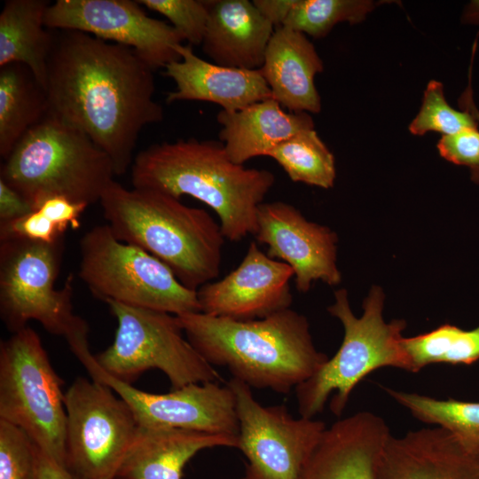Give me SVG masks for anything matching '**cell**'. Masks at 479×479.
<instances>
[{
  "instance_id": "7a4b0ae2",
  "label": "cell",
  "mask_w": 479,
  "mask_h": 479,
  "mask_svg": "<svg viewBox=\"0 0 479 479\" xmlns=\"http://www.w3.org/2000/svg\"><path fill=\"white\" fill-rule=\"evenodd\" d=\"M184 333L211 365L224 366L250 388L287 394L327 360L305 316L287 308L263 318L236 320L203 312L177 315Z\"/></svg>"
},
{
  "instance_id": "603a6c76",
  "label": "cell",
  "mask_w": 479,
  "mask_h": 479,
  "mask_svg": "<svg viewBox=\"0 0 479 479\" xmlns=\"http://www.w3.org/2000/svg\"><path fill=\"white\" fill-rule=\"evenodd\" d=\"M220 141L236 164L267 154L299 131L314 129L309 113H287L274 98H267L235 112L221 110Z\"/></svg>"
},
{
  "instance_id": "f35d334b",
  "label": "cell",
  "mask_w": 479,
  "mask_h": 479,
  "mask_svg": "<svg viewBox=\"0 0 479 479\" xmlns=\"http://www.w3.org/2000/svg\"><path fill=\"white\" fill-rule=\"evenodd\" d=\"M459 106L467 110L479 122V110L474 102L470 82L459 98ZM470 177L474 183L479 184V168L470 169Z\"/></svg>"
},
{
  "instance_id": "7402d4cb",
  "label": "cell",
  "mask_w": 479,
  "mask_h": 479,
  "mask_svg": "<svg viewBox=\"0 0 479 479\" xmlns=\"http://www.w3.org/2000/svg\"><path fill=\"white\" fill-rule=\"evenodd\" d=\"M201 43L212 62L227 67L259 69L274 27L248 0H209Z\"/></svg>"
},
{
  "instance_id": "4dcf8cb0",
  "label": "cell",
  "mask_w": 479,
  "mask_h": 479,
  "mask_svg": "<svg viewBox=\"0 0 479 479\" xmlns=\"http://www.w3.org/2000/svg\"><path fill=\"white\" fill-rule=\"evenodd\" d=\"M37 445L20 428L0 420V479H36Z\"/></svg>"
},
{
  "instance_id": "3957f363",
  "label": "cell",
  "mask_w": 479,
  "mask_h": 479,
  "mask_svg": "<svg viewBox=\"0 0 479 479\" xmlns=\"http://www.w3.org/2000/svg\"><path fill=\"white\" fill-rule=\"evenodd\" d=\"M133 188L175 198L188 195L216 212L225 240L255 235L258 207L275 183L266 169L234 163L221 141L178 139L153 144L134 157Z\"/></svg>"
},
{
  "instance_id": "5bb4252c",
  "label": "cell",
  "mask_w": 479,
  "mask_h": 479,
  "mask_svg": "<svg viewBox=\"0 0 479 479\" xmlns=\"http://www.w3.org/2000/svg\"><path fill=\"white\" fill-rule=\"evenodd\" d=\"M83 365L92 379L108 385L130 405L139 426L238 436L236 397L228 384L192 383L169 393L154 394L111 377L100 369L94 355Z\"/></svg>"
},
{
  "instance_id": "74e56055",
  "label": "cell",
  "mask_w": 479,
  "mask_h": 479,
  "mask_svg": "<svg viewBox=\"0 0 479 479\" xmlns=\"http://www.w3.org/2000/svg\"><path fill=\"white\" fill-rule=\"evenodd\" d=\"M36 479H77L67 467L61 465L37 446Z\"/></svg>"
},
{
  "instance_id": "484cf974",
  "label": "cell",
  "mask_w": 479,
  "mask_h": 479,
  "mask_svg": "<svg viewBox=\"0 0 479 479\" xmlns=\"http://www.w3.org/2000/svg\"><path fill=\"white\" fill-rule=\"evenodd\" d=\"M384 390L417 420L437 425L468 452L479 455V402L436 399L417 393Z\"/></svg>"
},
{
  "instance_id": "52a82bcc",
  "label": "cell",
  "mask_w": 479,
  "mask_h": 479,
  "mask_svg": "<svg viewBox=\"0 0 479 479\" xmlns=\"http://www.w3.org/2000/svg\"><path fill=\"white\" fill-rule=\"evenodd\" d=\"M65 238L54 243L12 239L0 241V316L12 333L39 322L50 334L67 340L81 359L90 353L87 322L73 312V276L63 287L59 273Z\"/></svg>"
},
{
  "instance_id": "8fae6325",
  "label": "cell",
  "mask_w": 479,
  "mask_h": 479,
  "mask_svg": "<svg viewBox=\"0 0 479 479\" xmlns=\"http://www.w3.org/2000/svg\"><path fill=\"white\" fill-rule=\"evenodd\" d=\"M66 467L77 479H115L138 423L108 385L78 377L65 393Z\"/></svg>"
},
{
  "instance_id": "83f0119b",
  "label": "cell",
  "mask_w": 479,
  "mask_h": 479,
  "mask_svg": "<svg viewBox=\"0 0 479 479\" xmlns=\"http://www.w3.org/2000/svg\"><path fill=\"white\" fill-rule=\"evenodd\" d=\"M402 345L412 373L430 364L470 365L479 360V326L463 330L444 324L413 337H403Z\"/></svg>"
},
{
  "instance_id": "ac0fdd59",
  "label": "cell",
  "mask_w": 479,
  "mask_h": 479,
  "mask_svg": "<svg viewBox=\"0 0 479 479\" xmlns=\"http://www.w3.org/2000/svg\"><path fill=\"white\" fill-rule=\"evenodd\" d=\"M379 479H479V455L467 451L442 428L389 436Z\"/></svg>"
},
{
  "instance_id": "4316f807",
  "label": "cell",
  "mask_w": 479,
  "mask_h": 479,
  "mask_svg": "<svg viewBox=\"0 0 479 479\" xmlns=\"http://www.w3.org/2000/svg\"><path fill=\"white\" fill-rule=\"evenodd\" d=\"M267 156L278 162L293 182L324 189L334 186L336 177L334 154L314 129L299 131Z\"/></svg>"
},
{
  "instance_id": "d6986e66",
  "label": "cell",
  "mask_w": 479,
  "mask_h": 479,
  "mask_svg": "<svg viewBox=\"0 0 479 479\" xmlns=\"http://www.w3.org/2000/svg\"><path fill=\"white\" fill-rule=\"evenodd\" d=\"M180 59L165 67L164 75L176 83L166 102L197 100L221 106L235 112L272 98L271 89L259 69L227 67L208 62L193 51L190 44H178Z\"/></svg>"
},
{
  "instance_id": "f546056e",
  "label": "cell",
  "mask_w": 479,
  "mask_h": 479,
  "mask_svg": "<svg viewBox=\"0 0 479 479\" xmlns=\"http://www.w3.org/2000/svg\"><path fill=\"white\" fill-rule=\"evenodd\" d=\"M478 123L467 110L452 108L444 98L443 83L431 80L424 90L420 111L409 125V131L416 136L430 131L444 136L478 128Z\"/></svg>"
},
{
  "instance_id": "d590c367",
  "label": "cell",
  "mask_w": 479,
  "mask_h": 479,
  "mask_svg": "<svg viewBox=\"0 0 479 479\" xmlns=\"http://www.w3.org/2000/svg\"><path fill=\"white\" fill-rule=\"evenodd\" d=\"M33 209L12 187L0 179V224L21 217Z\"/></svg>"
},
{
  "instance_id": "e0dca14e",
  "label": "cell",
  "mask_w": 479,
  "mask_h": 479,
  "mask_svg": "<svg viewBox=\"0 0 479 479\" xmlns=\"http://www.w3.org/2000/svg\"><path fill=\"white\" fill-rule=\"evenodd\" d=\"M390 436L384 420L373 412L341 419L326 428L300 479H379Z\"/></svg>"
},
{
  "instance_id": "30bf717a",
  "label": "cell",
  "mask_w": 479,
  "mask_h": 479,
  "mask_svg": "<svg viewBox=\"0 0 479 479\" xmlns=\"http://www.w3.org/2000/svg\"><path fill=\"white\" fill-rule=\"evenodd\" d=\"M117 320L113 343L95 356L98 365L127 384L145 372L161 371L172 389L221 377L187 340L177 316L121 302H106Z\"/></svg>"
},
{
  "instance_id": "2e32d148",
  "label": "cell",
  "mask_w": 479,
  "mask_h": 479,
  "mask_svg": "<svg viewBox=\"0 0 479 479\" xmlns=\"http://www.w3.org/2000/svg\"><path fill=\"white\" fill-rule=\"evenodd\" d=\"M293 269L250 242L240 263L197 290L200 312L236 320L263 318L290 308Z\"/></svg>"
},
{
  "instance_id": "ab89813d",
  "label": "cell",
  "mask_w": 479,
  "mask_h": 479,
  "mask_svg": "<svg viewBox=\"0 0 479 479\" xmlns=\"http://www.w3.org/2000/svg\"><path fill=\"white\" fill-rule=\"evenodd\" d=\"M460 22L464 25L479 26V0H471L465 5Z\"/></svg>"
},
{
  "instance_id": "ffe728a7",
  "label": "cell",
  "mask_w": 479,
  "mask_h": 479,
  "mask_svg": "<svg viewBox=\"0 0 479 479\" xmlns=\"http://www.w3.org/2000/svg\"><path fill=\"white\" fill-rule=\"evenodd\" d=\"M259 70L282 107L290 113L320 112L314 78L324 65L303 33L285 27L275 29Z\"/></svg>"
},
{
  "instance_id": "5b68a950",
  "label": "cell",
  "mask_w": 479,
  "mask_h": 479,
  "mask_svg": "<svg viewBox=\"0 0 479 479\" xmlns=\"http://www.w3.org/2000/svg\"><path fill=\"white\" fill-rule=\"evenodd\" d=\"M114 176L108 155L50 111L23 136L0 169V179L33 210L52 196L88 206L99 202Z\"/></svg>"
},
{
  "instance_id": "cb8c5ba5",
  "label": "cell",
  "mask_w": 479,
  "mask_h": 479,
  "mask_svg": "<svg viewBox=\"0 0 479 479\" xmlns=\"http://www.w3.org/2000/svg\"><path fill=\"white\" fill-rule=\"evenodd\" d=\"M45 0H8L0 14V67H27L45 89L54 32L45 27Z\"/></svg>"
},
{
  "instance_id": "ba28073f",
  "label": "cell",
  "mask_w": 479,
  "mask_h": 479,
  "mask_svg": "<svg viewBox=\"0 0 479 479\" xmlns=\"http://www.w3.org/2000/svg\"><path fill=\"white\" fill-rule=\"evenodd\" d=\"M79 248L78 277L96 298L176 316L200 312L197 291L153 255L118 240L107 224L87 231Z\"/></svg>"
},
{
  "instance_id": "836d02e7",
  "label": "cell",
  "mask_w": 479,
  "mask_h": 479,
  "mask_svg": "<svg viewBox=\"0 0 479 479\" xmlns=\"http://www.w3.org/2000/svg\"><path fill=\"white\" fill-rule=\"evenodd\" d=\"M440 155L456 165L470 169L479 168V130L466 129L451 135H444L437 143Z\"/></svg>"
},
{
  "instance_id": "7c38bea8",
  "label": "cell",
  "mask_w": 479,
  "mask_h": 479,
  "mask_svg": "<svg viewBox=\"0 0 479 479\" xmlns=\"http://www.w3.org/2000/svg\"><path fill=\"white\" fill-rule=\"evenodd\" d=\"M227 384L236 397L238 449L247 459L241 479H300L326 424L294 418L283 404L262 405L251 388L236 379Z\"/></svg>"
},
{
  "instance_id": "1f68e13d",
  "label": "cell",
  "mask_w": 479,
  "mask_h": 479,
  "mask_svg": "<svg viewBox=\"0 0 479 479\" xmlns=\"http://www.w3.org/2000/svg\"><path fill=\"white\" fill-rule=\"evenodd\" d=\"M147 9L161 13L189 42L201 45L209 15V0H137Z\"/></svg>"
},
{
  "instance_id": "f1b7e54d",
  "label": "cell",
  "mask_w": 479,
  "mask_h": 479,
  "mask_svg": "<svg viewBox=\"0 0 479 479\" xmlns=\"http://www.w3.org/2000/svg\"><path fill=\"white\" fill-rule=\"evenodd\" d=\"M382 2L373 0H296L283 27L322 38L340 22L365 20Z\"/></svg>"
},
{
  "instance_id": "277c9868",
  "label": "cell",
  "mask_w": 479,
  "mask_h": 479,
  "mask_svg": "<svg viewBox=\"0 0 479 479\" xmlns=\"http://www.w3.org/2000/svg\"><path fill=\"white\" fill-rule=\"evenodd\" d=\"M115 238L164 263L187 288L197 291L220 273L225 240L219 223L204 209L114 180L99 200Z\"/></svg>"
},
{
  "instance_id": "9c48e42d",
  "label": "cell",
  "mask_w": 479,
  "mask_h": 479,
  "mask_svg": "<svg viewBox=\"0 0 479 479\" xmlns=\"http://www.w3.org/2000/svg\"><path fill=\"white\" fill-rule=\"evenodd\" d=\"M64 381L40 336L27 326L0 342V420L24 430L66 467Z\"/></svg>"
},
{
  "instance_id": "44dd1931",
  "label": "cell",
  "mask_w": 479,
  "mask_h": 479,
  "mask_svg": "<svg viewBox=\"0 0 479 479\" xmlns=\"http://www.w3.org/2000/svg\"><path fill=\"white\" fill-rule=\"evenodd\" d=\"M238 445L236 436L139 426L115 479H182L185 465L199 452Z\"/></svg>"
},
{
  "instance_id": "8992f818",
  "label": "cell",
  "mask_w": 479,
  "mask_h": 479,
  "mask_svg": "<svg viewBox=\"0 0 479 479\" xmlns=\"http://www.w3.org/2000/svg\"><path fill=\"white\" fill-rule=\"evenodd\" d=\"M384 298L382 289L373 287L363 302V315L357 318L350 309L347 290L334 292L335 301L327 310L342 322L343 340L334 356L294 389L301 417L313 419L322 412L332 393L330 410L341 416L357 384L377 369L390 366L412 373L402 345L406 323L384 321Z\"/></svg>"
},
{
  "instance_id": "8d00e7d4",
  "label": "cell",
  "mask_w": 479,
  "mask_h": 479,
  "mask_svg": "<svg viewBox=\"0 0 479 479\" xmlns=\"http://www.w3.org/2000/svg\"><path fill=\"white\" fill-rule=\"evenodd\" d=\"M252 2L262 16L277 29L283 27L296 0H254Z\"/></svg>"
},
{
  "instance_id": "4fadbf2b",
  "label": "cell",
  "mask_w": 479,
  "mask_h": 479,
  "mask_svg": "<svg viewBox=\"0 0 479 479\" xmlns=\"http://www.w3.org/2000/svg\"><path fill=\"white\" fill-rule=\"evenodd\" d=\"M45 27L75 30L130 47L155 71L180 59L184 37L168 23L147 15L137 1L58 0L48 7Z\"/></svg>"
},
{
  "instance_id": "d6a6232c",
  "label": "cell",
  "mask_w": 479,
  "mask_h": 479,
  "mask_svg": "<svg viewBox=\"0 0 479 479\" xmlns=\"http://www.w3.org/2000/svg\"><path fill=\"white\" fill-rule=\"evenodd\" d=\"M65 231L39 209L0 224V241L12 239L54 243L65 238Z\"/></svg>"
},
{
  "instance_id": "e575fe53",
  "label": "cell",
  "mask_w": 479,
  "mask_h": 479,
  "mask_svg": "<svg viewBox=\"0 0 479 479\" xmlns=\"http://www.w3.org/2000/svg\"><path fill=\"white\" fill-rule=\"evenodd\" d=\"M89 206L74 202L61 196H52L42 201L35 209H39L58 225L67 231L80 227V217Z\"/></svg>"
},
{
  "instance_id": "6da1fadb",
  "label": "cell",
  "mask_w": 479,
  "mask_h": 479,
  "mask_svg": "<svg viewBox=\"0 0 479 479\" xmlns=\"http://www.w3.org/2000/svg\"><path fill=\"white\" fill-rule=\"evenodd\" d=\"M49 111L87 135L116 176L130 169L141 130L163 119L153 70L133 49L75 30H53Z\"/></svg>"
},
{
  "instance_id": "d4e9b609",
  "label": "cell",
  "mask_w": 479,
  "mask_h": 479,
  "mask_svg": "<svg viewBox=\"0 0 479 479\" xmlns=\"http://www.w3.org/2000/svg\"><path fill=\"white\" fill-rule=\"evenodd\" d=\"M49 111L45 89L23 64L0 67V155L5 160Z\"/></svg>"
},
{
  "instance_id": "9a60e30c",
  "label": "cell",
  "mask_w": 479,
  "mask_h": 479,
  "mask_svg": "<svg viewBox=\"0 0 479 479\" xmlns=\"http://www.w3.org/2000/svg\"><path fill=\"white\" fill-rule=\"evenodd\" d=\"M266 245V254L294 271L296 289L308 292L312 282L338 285L342 275L336 264L337 235L330 228L308 221L293 205L263 202L257 210L254 235Z\"/></svg>"
}]
</instances>
